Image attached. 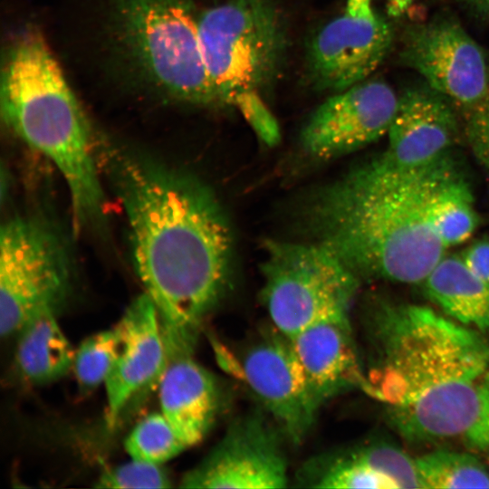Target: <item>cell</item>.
Here are the masks:
<instances>
[{
	"mask_svg": "<svg viewBox=\"0 0 489 489\" xmlns=\"http://www.w3.org/2000/svg\"><path fill=\"white\" fill-rule=\"evenodd\" d=\"M318 243L361 281L422 283L478 216L471 187L446 153L403 166L385 152L318 192L307 207Z\"/></svg>",
	"mask_w": 489,
	"mask_h": 489,
	"instance_id": "cell-1",
	"label": "cell"
},
{
	"mask_svg": "<svg viewBox=\"0 0 489 489\" xmlns=\"http://www.w3.org/2000/svg\"><path fill=\"white\" fill-rule=\"evenodd\" d=\"M128 222L132 259L158 313L166 359L194 352L232 279L233 235L210 189L142 157H106Z\"/></svg>",
	"mask_w": 489,
	"mask_h": 489,
	"instance_id": "cell-2",
	"label": "cell"
},
{
	"mask_svg": "<svg viewBox=\"0 0 489 489\" xmlns=\"http://www.w3.org/2000/svg\"><path fill=\"white\" fill-rule=\"evenodd\" d=\"M374 352L365 392L386 405L388 424L414 444L465 438L489 370L484 333L416 304L377 301L365 314Z\"/></svg>",
	"mask_w": 489,
	"mask_h": 489,
	"instance_id": "cell-3",
	"label": "cell"
},
{
	"mask_svg": "<svg viewBox=\"0 0 489 489\" xmlns=\"http://www.w3.org/2000/svg\"><path fill=\"white\" fill-rule=\"evenodd\" d=\"M1 110L6 124L60 172L76 225L102 222L105 197L89 123L38 33L24 35L8 54L2 73Z\"/></svg>",
	"mask_w": 489,
	"mask_h": 489,
	"instance_id": "cell-4",
	"label": "cell"
},
{
	"mask_svg": "<svg viewBox=\"0 0 489 489\" xmlns=\"http://www.w3.org/2000/svg\"><path fill=\"white\" fill-rule=\"evenodd\" d=\"M201 51L219 105L243 114L262 141L280 139L261 93L275 80L286 50L285 25L272 0H228L198 17Z\"/></svg>",
	"mask_w": 489,
	"mask_h": 489,
	"instance_id": "cell-5",
	"label": "cell"
},
{
	"mask_svg": "<svg viewBox=\"0 0 489 489\" xmlns=\"http://www.w3.org/2000/svg\"><path fill=\"white\" fill-rule=\"evenodd\" d=\"M261 298L270 323L289 338L325 318L350 312L360 280L318 243L267 241Z\"/></svg>",
	"mask_w": 489,
	"mask_h": 489,
	"instance_id": "cell-6",
	"label": "cell"
},
{
	"mask_svg": "<svg viewBox=\"0 0 489 489\" xmlns=\"http://www.w3.org/2000/svg\"><path fill=\"white\" fill-rule=\"evenodd\" d=\"M120 14L130 46L159 86L187 102L219 105L187 0H122Z\"/></svg>",
	"mask_w": 489,
	"mask_h": 489,
	"instance_id": "cell-7",
	"label": "cell"
},
{
	"mask_svg": "<svg viewBox=\"0 0 489 489\" xmlns=\"http://www.w3.org/2000/svg\"><path fill=\"white\" fill-rule=\"evenodd\" d=\"M71 284L65 244L49 224L16 216L0 233V332L10 337L33 318L56 312Z\"/></svg>",
	"mask_w": 489,
	"mask_h": 489,
	"instance_id": "cell-8",
	"label": "cell"
},
{
	"mask_svg": "<svg viewBox=\"0 0 489 489\" xmlns=\"http://www.w3.org/2000/svg\"><path fill=\"white\" fill-rule=\"evenodd\" d=\"M231 367L288 443H302L321 407L312 396L291 339L270 323Z\"/></svg>",
	"mask_w": 489,
	"mask_h": 489,
	"instance_id": "cell-9",
	"label": "cell"
},
{
	"mask_svg": "<svg viewBox=\"0 0 489 489\" xmlns=\"http://www.w3.org/2000/svg\"><path fill=\"white\" fill-rule=\"evenodd\" d=\"M262 409L236 417L224 436L180 480L183 488H284L289 483L284 443Z\"/></svg>",
	"mask_w": 489,
	"mask_h": 489,
	"instance_id": "cell-10",
	"label": "cell"
},
{
	"mask_svg": "<svg viewBox=\"0 0 489 489\" xmlns=\"http://www.w3.org/2000/svg\"><path fill=\"white\" fill-rule=\"evenodd\" d=\"M401 58L430 89L467 111L489 100L484 54L455 20L440 18L411 30Z\"/></svg>",
	"mask_w": 489,
	"mask_h": 489,
	"instance_id": "cell-11",
	"label": "cell"
},
{
	"mask_svg": "<svg viewBox=\"0 0 489 489\" xmlns=\"http://www.w3.org/2000/svg\"><path fill=\"white\" fill-rule=\"evenodd\" d=\"M398 103L393 89L377 80L334 92L305 123L302 147L321 159L360 149L388 133Z\"/></svg>",
	"mask_w": 489,
	"mask_h": 489,
	"instance_id": "cell-12",
	"label": "cell"
},
{
	"mask_svg": "<svg viewBox=\"0 0 489 489\" xmlns=\"http://www.w3.org/2000/svg\"><path fill=\"white\" fill-rule=\"evenodd\" d=\"M393 40L391 26L375 14L347 13L322 26L307 49V72L320 91L338 92L360 83L379 66Z\"/></svg>",
	"mask_w": 489,
	"mask_h": 489,
	"instance_id": "cell-13",
	"label": "cell"
},
{
	"mask_svg": "<svg viewBox=\"0 0 489 489\" xmlns=\"http://www.w3.org/2000/svg\"><path fill=\"white\" fill-rule=\"evenodd\" d=\"M117 327L119 353L104 383L110 427L133 397L157 386L166 360L158 313L148 294L143 292L130 302Z\"/></svg>",
	"mask_w": 489,
	"mask_h": 489,
	"instance_id": "cell-14",
	"label": "cell"
},
{
	"mask_svg": "<svg viewBox=\"0 0 489 489\" xmlns=\"http://www.w3.org/2000/svg\"><path fill=\"white\" fill-rule=\"evenodd\" d=\"M290 339L321 408L350 390L360 388L365 392L367 375L359 356L350 312L314 322Z\"/></svg>",
	"mask_w": 489,
	"mask_h": 489,
	"instance_id": "cell-15",
	"label": "cell"
},
{
	"mask_svg": "<svg viewBox=\"0 0 489 489\" xmlns=\"http://www.w3.org/2000/svg\"><path fill=\"white\" fill-rule=\"evenodd\" d=\"M385 153L403 166H420L448 153L458 135L450 101L430 89L413 88L398 97Z\"/></svg>",
	"mask_w": 489,
	"mask_h": 489,
	"instance_id": "cell-16",
	"label": "cell"
},
{
	"mask_svg": "<svg viewBox=\"0 0 489 489\" xmlns=\"http://www.w3.org/2000/svg\"><path fill=\"white\" fill-rule=\"evenodd\" d=\"M157 386L160 412L186 447L202 441L221 407L216 377L194 353H182L166 360Z\"/></svg>",
	"mask_w": 489,
	"mask_h": 489,
	"instance_id": "cell-17",
	"label": "cell"
},
{
	"mask_svg": "<svg viewBox=\"0 0 489 489\" xmlns=\"http://www.w3.org/2000/svg\"><path fill=\"white\" fill-rule=\"evenodd\" d=\"M422 284L446 316L482 333L489 331V290L460 254H446Z\"/></svg>",
	"mask_w": 489,
	"mask_h": 489,
	"instance_id": "cell-18",
	"label": "cell"
},
{
	"mask_svg": "<svg viewBox=\"0 0 489 489\" xmlns=\"http://www.w3.org/2000/svg\"><path fill=\"white\" fill-rule=\"evenodd\" d=\"M17 334L15 366L26 382L48 384L72 369L75 350L59 325L56 312L33 318Z\"/></svg>",
	"mask_w": 489,
	"mask_h": 489,
	"instance_id": "cell-19",
	"label": "cell"
},
{
	"mask_svg": "<svg viewBox=\"0 0 489 489\" xmlns=\"http://www.w3.org/2000/svg\"><path fill=\"white\" fill-rule=\"evenodd\" d=\"M416 465L421 488H489V471L470 454L438 449Z\"/></svg>",
	"mask_w": 489,
	"mask_h": 489,
	"instance_id": "cell-20",
	"label": "cell"
},
{
	"mask_svg": "<svg viewBox=\"0 0 489 489\" xmlns=\"http://www.w3.org/2000/svg\"><path fill=\"white\" fill-rule=\"evenodd\" d=\"M124 446L131 459L159 465L187 448L161 412L143 417L126 437Z\"/></svg>",
	"mask_w": 489,
	"mask_h": 489,
	"instance_id": "cell-21",
	"label": "cell"
},
{
	"mask_svg": "<svg viewBox=\"0 0 489 489\" xmlns=\"http://www.w3.org/2000/svg\"><path fill=\"white\" fill-rule=\"evenodd\" d=\"M120 335L117 325L84 339L75 350L73 372L81 389L104 384L118 356Z\"/></svg>",
	"mask_w": 489,
	"mask_h": 489,
	"instance_id": "cell-22",
	"label": "cell"
},
{
	"mask_svg": "<svg viewBox=\"0 0 489 489\" xmlns=\"http://www.w3.org/2000/svg\"><path fill=\"white\" fill-rule=\"evenodd\" d=\"M355 446L363 460L396 488H421L416 459L398 446L379 439Z\"/></svg>",
	"mask_w": 489,
	"mask_h": 489,
	"instance_id": "cell-23",
	"label": "cell"
},
{
	"mask_svg": "<svg viewBox=\"0 0 489 489\" xmlns=\"http://www.w3.org/2000/svg\"><path fill=\"white\" fill-rule=\"evenodd\" d=\"M171 480L159 465L131 459L101 473L95 487L117 489L169 488Z\"/></svg>",
	"mask_w": 489,
	"mask_h": 489,
	"instance_id": "cell-24",
	"label": "cell"
},
{
	"mask_svg": "<svg viewBox=\"0 0 489 489\" xmlns=\"http://www.w3.org/2000/svg\"><path fill=\"white\" fill-rule=\"evenodd\" d=\"M465 135L473 154L489 172V100L467 111Z\"/></svg>",
	"mask_w": 489,
	"mask_h": 489,
	"instance_id": "cell-25",
	"label": "cell"
},
{
	"mask_svg": "<svg viewBox=\"0 0 489 489\" xmlns=\"http://www.w3.org/2000/svg\"><path fill=\"white\" fill-rule=\"evenodd\" d=\"M465 439L472 447L489 456V370L480 386L477 418Z\"/></svg>",
	"mask_w": 489,
	"mask_h": 489,
	"instance_id": "cell-26",
	"label": "cell"
},
{
	"mask_svg": "<svg viewBox=\"0 0 489 489\" xmlns=\"http://www.w3.org/2000/svg\"><path fill=\"white\" fill-rule=\"evenodd\" d=\"M460 255L468 268L489 290V239L475 241Z\"/></svg>",
	"mask_w": 489,
	"mask_h": 489,
	"instance_id": "cell-27",
	"label": "cell"
},
{
	"mask_svg": "<svg viewBox=\"0 0 489 489\" xmlns=\"http://www.w3.org/2000/svg\"><path fill=\"white\" fill-rule=\"evenodd\" d=\"M346 13L359 17H372L375 15L371 8V0H348Z\"/></svg>",
	"mask_w": 489,
	"mask_h": 489,
	"instance_id": "cell-28",
	"label": "cell"
},
{
	"mask_svg": "<svg viewBox=\"0 0 489 489\" xmlns=\"http://www.w3.org/2000/svg\"><path fill=\"white\" fill-rule=\"evenodd\" d=\"M465 3L468 4L478 13L483 14H489V0H463Z\"/></svg>",
	"mask_w": 489,
	"mask_h": 489,
	"instance_id": "cell-29",
	"label": "cell"
}]
</instances>
